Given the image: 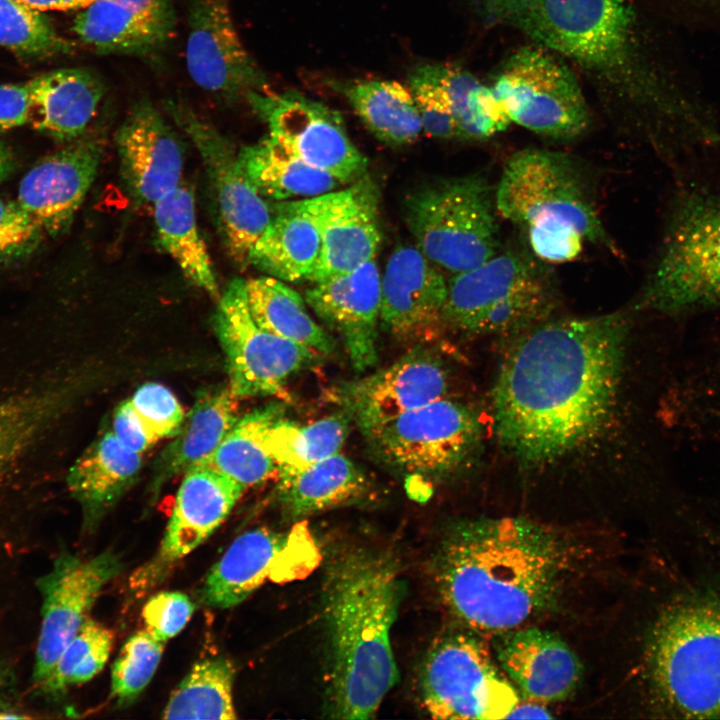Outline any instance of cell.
<instances>
[{
	"label": "cell",
	"mask_w": 720,
	"mask_h": 720,
	"mask_svg": "<svg viewBox=\"0 0 720 720\" xmlns=\"http://www.w3.org/2000/svg\"><path fill=\"white\" fill-rule=\"evenodd\" d=\"M630 318L626 312L544 320L525 330L492 392L494 432L521 464L542 466L587 445L612 414Z\"/></svg>",
	"instance_id": "cell-1"
},
{
	"label": "cell",
	"mask_w": 720,
	"mask_h": 720,
	"mask_svg": "<svg viewBox=\"0 0 720 720\" xmlns=\"http://www.w3.org/2000/svg\"><path fill=\"white\" fill-rule=\"evenodd\" d=\"M571 561L553 529L516 517L465 520L452 527L433 560L449 612L471 629L520 627L557 598Z\"/></svg>",
	"instance_id": "cell-2"
},
{
	"label": "cell",
	"mask_w": 720,
	"mask_h": 720,
	"mask_svg": "<svg viewBox=\"0 0 720 720\" xmlns=\"http://www.w3.org/2000/svg\"><path fill=\"white\" fill-rule=\"evenodd\" d=\"M488 26L516 29L588 72L608 93L664 120L680 123L692 140L710 123L671 93L644 54L636 12L627 0H471Z\"/></svg>",
	"instance_id": "cell-3"
},
{
	"label": "cell",
	"mask_w": 720,
	"mask_h": 720,
	"mask_svg": "<svg viewBox=\"0 0 720 720\" xmlns=\"http://www.w3.org/2000/svg\"><path fill=\"white\" fill-rule=\"evenodd\" d=\"M324 576L328 712L338 719L373 718L399 679L391 644L403 595L399 567L384 552L353 547L333 556Z\"/></svg>",
	"instance_id": "cell-4"
},
{
	"label": "cell",
	"mask_w": 720,
	"mask_h": 720,
	"mask_svg": "<svg viewBox=\"0 0 720 720\" xmlns=\"http://www.w3.org/2000/svg\"><path fill=\"white\" fill-rule=\"evenodd\" d=\"M653 708L674 718H720V553L680 563L643 651Z\"/></svg>",
	"instance_id": "cell-5"
},
{
	"label": "cell",
	"mask_w": 720,
	"mask_h": 720,
	"mask_svg": "<svg viewBox=\"0 0 720 720\" xmlns=\"http://www.w3.org/2000/svg\"><path fill=\"white\" fill-rule=\"evenodd\" d=\"M638 307L670 316L720 309V191L677 190Z\"/></svg>",
	"instance_id": "cell-6"
},
{
	"label": "cell",
	"mask_w": 720,
	"mask_h": 720,
	"mask_svg": "<svg viewBox=\"0 0 720 720\" xmlns=\"http://www.w3.org/2000/svg\"><path fill=\"white\" fill-rule=\"evenodd\" d=\"M547 263L517 250L497 252L447 281L444 326L470 334L524 332L546 320L557 301Z\"/></svg>",
	"instance_id": "cell-7"
},
{
	"label": "cell",
	"mask_w": 720,
	"mask_h": 720,
	"mask_svg": "<svg viewBox=\"0 0 720 720\" xmlns=\"http://www.w3.org/2000/svg\"><path fill=\"white\" fill-rule=\"evenodd\" d=\"M496 211L491 187L478 174L421 184L404 205L417 247L452 275L481 265L499 251Z\"/></svg>",
	"instance_id": "cell-8"
},
{
	"label": "cell",
	"mask_w": 720,
	"mask_h": 720,
	"mask_svg": "<svg viewBox=\"0 0 720 720\" xmlns=\"http://www.w3.org/2000/svg\"><path fill=\"white\" fill-rule=\"evenodd\" d=\"M494 196L497 212L524 233L536 227L568 226L585 241L616 250L582 170L564 153L518 151L505 164Z\"/></svg>",
	"instance_id": "cell-9"
},
{
	"label": "cell",
	"mask_w": 720,
	"mask_h": 720,
	"mask_svg": "<svg viewBox=\"0 0 720 720\" xmlns=\"http://www.w3.org/2000/svg\"><path fill=\"white\" fill-rule=\"evenodd\" d=\"M419 696L434 719H507L518 691L472 633L450 631L427 651L419 673Z\"/></svg>",
	"instance_id": "cell-10"
},
{
	"label": "cell",
	"mask_w": 720,
	"mask_h": 720,
	"mask_svg": "<svg viewBox=\"0 0 720 720\" xmlns=\"http://www.w3.org/2000/svg\"><path fill=\"white\" fill-rule=\"evenodd\" d=\"M363 435L372 455L389 469L437 480L455 474L472 460L482 429L472 409L443 397Z\"/></svg>",
	"instance_id": "cell-11"
},
{
	"label": "cell",
	"mask_w": 720,
	"mask_h": 720,
	"mask_svg": "<svg viewBox=\"0 0 720 720\" xmlns=\"http://www.w3.org/2000/svg\"><path fill=\"white\" fill-rule=\"evenodd\" d=\"M491 88L510 122L543 137L571 141L589 127L590 113L574 74L540 45L507 58Z\"/></svg>",
	"instance_id": "cell-12"
},
{
	"label": "cell",
	"mask_w": 720,
	"mask_h": 720,
	"mask_svg": "<svg viewBox=\"0 0 720 720\" xmlns=\"http://www.w3.org/2000/svg\"><path fill=\"white\" fill-rule=\"evenodd\" d=\"M166 108L202 159L227 254L240 268L249 266L250 251L271 221V203L251 182L227 137L183 101L169 100Z\"/></svg>",
	"instance_id": "cell-13"
},
{
	"label": "cell",
	"mask_w": 720,
	"mask_h": 720,
	"mask_svg": "<svg viewBox=\"0 0 720 720\" xmlns=\"http://www.w3.org/2000/svg\"><path fill=\"white\" fill-rule=\"evenodd\" d=\"M213 323L226 357L228 386L238 399L279 394L291 376L321 357L260 328L241 278L232 279L219 296Z\"/></svg>",
	"instance_id": "cell-14"
},
{
	"label": "cell",
	"mask_w": 720,
	"mask_h": 720,
	"mask_svg": "<svg viewBox=\"0 0 720 720\" xmlns=\"http://www.w3.org/2000/svg\"><path fill=\"white\" fill-rule=\"evenodd\" d=\"M320 560V550L303 520L287 532L252 529L239 535L210 568L198 600L209 608L235 607L266 580L283 583L303 578Z\"/></svg>",
	"instance_id": "cell-15"
},
{
	"label": "cell",
	"mask_w": 720,
	"mask_h": 720,
	"mask_svg": "<svg viewBox=\"0 0 720 720\" xmlns=\"http://www.w3.org/2000/svg\"><path fill=\"white\" fill-rule=\"evenodd\" d=\"M247 101L268 135L342 184L366 174L368 160L351 141L341 114L294 90L252 91Z\"/></svg>",
	"instance_id": "cell-16"
},
{
	"label": "cell",
	"mask_w": 720,
	"mask_h": 720,
	"mask_svg": "<svg viewBox=\"0 0 720 720\" xmlns=\"http://www.w3.org/2000/svg\"><path fill=\"white\" fill-rule=\"evenodd\" d=\"M124 569L119 555L102 552L82 559L64 553L40 579L42 621L33 677L41 685L88 617L102 589Z\"/></svg>",
	"instance_id": "cell-17"
},
{
	"label": "cell",
	"mask_w": 720,
	"mask_h": 720,
	"mask_svg": "<svg viewBox=\"0 0 720 720\" xmlns=\"http://www.w3.org/2000/svg\"><path fill=\"white\" fill-rule=\"evenodd\" d=\"M186 66L198 87L224 102L266 90V77L240 39L228 0H191Z\"/></svg>",
	"instance_id": "cell-18"
},
{
	"label": "cell",
	"mask_w": 720,
	"mask_h": 720,
	"mask_svg": "<svg viewBox=\"0 0 720 720\" xmlns=\"http://www.w3.org/2000/svg\"><path fill=\"white\" fill-rule=\"evenodd\" d=\"M448 385L443 362L419 344L391 365L340 384L333 398L363 434L445 397Z\"/></svg>",
	"instance_id": "cell-19"
},
{
	"label": "cell",
	"mask_w": 720,
	"mask_h": 720,
	"mask_svg": "<svg viewBox=\"0 0 720 720\" xmlns=\"http://www.w3.org/2000/svg\"><path fill=\"white\" fill-rule=\"evenodd\" d=\"M244 491V487L208 464L186 471L160 548L131 576L130 587L138 593L161 582L174 563L219 528Z\"/></svg>",
	"instance_id": "cell-20"
},
{
	"label": "cell",
	"mask_w": 720,
	"mask_h": 720,
	"mask_svg": "<svg viewBox=\"0 0 720 720\" xmlns=\"http://www.w3.org/2000/svg\"><path fill=\"white\" fill-rule=\"evenodd\" d=\"M301 202L321 237L311 283L347 273L375 258L381 242L380 194L370 176L364 174L342 190Z\"/></svg>",
	"instance_id": "cell-21"
},
{
	"label": "cell",
	"mask_w": 720,
	"mask_h": 720,
	"mask_svg": "<svg viewBox=\"0 0 720 720\" xmlns=\"http://www.w3.org/2000/svg\"><path fill=\"white\" fill-rule=\"evenodd\" d=\"M447 281L412 244L390 254L381 276L380 328L398 341L421 344L444 326Z\"/></svg>",
	"instance_id": "cell-22"
},
{
	"label": "cell",
	"mask_w": 720,
	"mask_h": 720,
	"mask_svg": "<svg viewBox=\"0 0 720 720\" xmlns=\"http://www.w3.org/2000/svg\"><path fill=\"white\" fill-rule=\"evenodd\" d=\"M305 301L342 338L357 372L378 360L381 274L375 258L344 274L313 282Z\"/></svg>",
	"instance_id": "cell-23"
},
{
	"label": "cell",
	"mask_w": 720,
	"mask_h": 720,
	"mask_svg": "<svg viewBox=\"0 0 720 720\" xmlns=\"http://www.w3.org/2000/svg\"><path fill=\"white\" fill-rule=\"evenodd\" d=\"M115 143L122 179L137 202L154 204L181 183L182 142L147 99L133 105Z\"/></svg>",
	"instance_id": "cell-24"
},
{
	"label": "cell",
	"mask_w": 720,
	"mask_h": 720,
	"mask_svg": "<svg viewBox=\"0 0 720 720\" xmlns=\"http://www.w3.org/2000/svg\"><path fill=\"white\" fill-rule=\"evenodd\" d=\"M102 156L95 139L78 140L38 162L21 180L19 205L40 230L64 231L92 185Z\"/></svg>",
	"instance_id": "cell-25"
},
{
	"label": "cell",
	"mask_w": 720,
	"mask_h": 720,
	"mask_svg": "<svg viewBox=\"0 0 720 720\" xmlns=\"http://www.w3.org/2000/svg\"><path fill=\"white\" fill-rule=\"evenodd\" d=\"M499 666L528 699L548 703L568 698L582 675L573 650L557 635L535 627L500 632L494 641Z\"/></svg>",
	"instance_id": "cell-26"
},
{
	"label": "cell",
	"mask_w": 720,
	"mask_h": 720,
	"mask_svg": "<svg viewBox=\"0 0 720 720\" xmlns=\"http://www.w3.org/2000/svg\"><path fill=\"white\" fill-rule=\"evenodd\" d=\"M271 205V221L253 245L248 265L284 282L311 281L321 254L317 225L301 200Z\"/></svg>",
	"instance_id": "cell-27"
},
{
	"label": "cell",
	"mask_w": 720,
	"mask_h": 720,
	"mask_svg": "<svg viewBox=\"0 0 720 720\" xmlns=\"http://www.w3.org/2000/svg\"><path fill=\"white\" fill-rule=\"evenodd\" d=\"M142 454L125 447L109 431L71 467L68 488L83 512L84 528H94L133 485Z\"/></svg>",
	"instance_id": "cell-28"
},
{
	"label": "cell",
	"mask_w": 720,
	"mask_h": 720,
	"mask_svg": "<svg viewBox=\"0 0 720 720\" xmlns=\"http://www.w3.org/2000/svg\"><path fill=\"white\" fill-rule=\"evenodd\" d=\"M33 126L56 139L83 134L105 92L101 79L83 68H64L29 82Z\"/></svg>",
	"instance_id": "cell-29"
},
{
	"label": "cell",
	"mask_w": 720,
	"mask_h": 720,
	"mask_svg": "<svg viewBox=\"0 0 720 720\" xmlns=\"http://www.w3.org/2000/svg\"><path fill=\"white\" fill-rule=\"evenodd\" d=\"M237 400L229 386L201 392L173 440L155 463L152 489L172 477L208 464L224 436L237 421Z\"/></svg>",
	"instance_id": "cell-30"
},
{
	"label": "cell",
	"mask_w": 720,
	"mask_h": 720,
	"mask_svg": "<svg viewBox=\"0 0 720 720\" xmlns=\"http://www.w3.org/2000/svg\"><path fill=\"white\" fill-rule=\"evenodd\" d=\"M277 475V500L285 514L298 521L360 502L370 490L364 472L340 453Z\"/></svg>",
	"instance_id": "cell-31"
},
{
	"label": "cell",
	"mask_w": 720,
	"mask_h": 720,
	"mask_svg": "<svg viewBox=\"0 0 720 720\" xmlns=\"http://www.w3.org/2000/svg\"><path fill=\"white\" fill-rule=\"evenodd\" d=\"M245 173L266 199L291 201L336 190L342 183L331 174L309 165L267 135L238 151Z\"/></svg>",
	"instance_id": "cell-32"
},
{
	"label": "cell",
	"mask_w": 720,
	"mask_h": 720,
	"mask_svg": "<svg viewBox=\"0 0 720 720\" xmlns=\"http://www.w3.org/2000/svg\"><path fill=\"white\" fill-rule=\"evenodd\" d=\"M332 88L346 98L368 130L386 144H411L423 132L410 89L397 81L335 80Z\"/></svg>",
	"instance_id": "cell-33"
},
{
	"label": "cell",
	"mask_w": 720,
	"mask_h": 720,
	"mask_svg": "<svg viewBox=\"0 0 720 720\" xmlns=\"http://www.w3.org/2000/svg\"><path fill=\"white\" fill-rule=\"evenodd\" d=\"M153 205L156 231L163 249L187 280L219 298L212 260L196 221L193 192L180 183Z\"/></svg>",
	"instance_id": "cell-34"
},
{
	"label": "cell",
	"mask_w": 720,
	"mask_h": 720,
	"mask_svg": "<svg viewBox=\"0 0 720 720\" xmlns=\"http://www.w3.org/2000/svg\"><path fill=\"white\" fill-rule=\"evenodd\" d=\"M245 282L249 311L260 328L319 356L334 351V340L310 316L306 301L286 282L266 274Z\"/></svg>",
	"instance_id": "cell-35"
},
{
	"label": "cell",
	"mask_w": 720,
	"mask_h": 720,
	"mask_svg": "<svg viewBox=\"0 0 720 720\" xmlns=\"http://www.w3.org/2000/svg\"><path fill=\"white\" fill-rule=\"evenodd\" d=\"M79 39L103 54L147 55L168 40V30L115 0H95L73 21Z\"/></svg>",
	"instance_id": "cell-36"
},
{
	"label": "cell",
	"mask_w": 720,
	"mask_h": 720,
	"mask_svg": "<svg viewBox=\"0 0 720 720\" xmlns=\"http://www.w3.org/2000/svg\"><path fill=\"white\" fill-rule=\"evenodd\" d=\"M281 417V404L271 403L238 418L208 465L245 489L267 480L278 472V467L265 440L270 428Z\"/></svg>",
	"instance_id": "cell-37"
},
{
	"label": "cell",
	"mask_w": 720,
	"mask_h": 720,
	"mask_svg": "<svg viewBox=\"0 0 720 720\" xmlns=\"http://www.w3.org/2000/svg\"><path fill=\"white\" fill-rule=\"evenodd\" d=\"M235 668L222 656L193 665L171 693L163 719H236L233 702Z\"/></svg>",
	"instance_id": "cell-38"
},
{
	"label": "cell",
	"mask_w": 720,
	"mask_h": 720,
	"mask_svg": "<svg viewBox=\"0 0 720 720\" xmlns=\"http://www.w3.org/2000/svg\"><path fill=\"white\" fill-rule=\"evenodd\" d=\"M350 418L343 412L298 425L281 417L270 428L265 444L278 473L302 469L340 453L349 433Z\"/></svg>",
	"instance_id": "cell-39"
},
{
	"label": "cell",
	"mask_w": 720,
	"mask_h": 720,
	"mask_svg": "<svg viewBox=\"0 0 720 720\" xmlns=\"http://www.w3.org/2000/svg\"><path fill=\"white\" fill-rule=\"evenodd\" d=\"M459 128L461 139L485 140L505 130L510 120L491 87L451 64H433Z\"/></svg>",
	"instance_id": "cell-40"
},
{
	"label": "cell",
	"mask_w": 720,
	"mask_h": 720,
	"mask_svg": "<svg viewBox=\"0 0 720 720\" xmlns=\"http://www.w3.org/2000/svg\"><path fill=\"white\" fill-rule=\"evenodd\" d=\"M113 642L109 628L87 618L60 654L42 688L59 693L91 680L107 663Z\"/></svg>",
	"instance_id": "cell-41"
},
{
	"label": "cell",
	"mask_w": 720,
	"mask_h": 720,
	"mask_svg": "<svg viewBox=\"0 0 720 720\" xmlns=\"http://www.w3.org/2000/svg\"><path fill=\"white\" fill-rule=\"evenodd\" d=\"M0 45L32 56L63 53L71 47L38 10L20 0H0Z\"/></svg>",
	"instance_id": "cell-42"
},
{
	"label": "cell",
	"mask_w": 720,
	"mask_h": 720,
	"mask_svg": "<svg viewBox=\"0 0 720 720\" xmlns=\"http://www.w3.org/2000/svg\"><path fill=\"white\" fill-rule=\"evenodd\" d=\"M165 642L146 629L131 635L121 647L111 669V696L119 705L132 703L152 680Z\"/></svg>",
	"instance_id": "cell-43"
},
{
	"label": "cell",
	"mask_w": 720,
	"mask_h": 720,
	"mask_svg": "<svg viewBox=\"0 0 720 720\" xmlns=\"http://www.w3.org/2000/svg\"><path fill=\"white\" fill-rule=\"evenodd\" d=\"M48 392H33L0 404V469L40 434L55 408Z\"/></svg>",
	"instance_id": "cell-44"
},
{
	"label": "cell",
	"mask_w": 720,
	"mask_h": 720,
	"mask_svg": "<svg viewBox=\"0 0 720 720\" xmlns=\"http://www.w3.org/2000/svg\"><path fill=\"white\" fill-rule=\"evenodd\" d=\"M408 88L427 135L445 140L461 139L448 97L432 63L417 65L410 71Z\"/></svg>",
	"instance_id": "cell-45"
},
{
	"label": "cell",
	"mask_w": 720,
	"mask_h": 720,
	"mask_svg": "<svg viewBox=\"0 0 720 720\" xmlns=\"http://www.w3.org/2000/svg\"><path fill=\"white\" fill-rule=\"evenodd\" d=\"M129 401L158 440L173 437L185 418L175 395L158 383L142 385Z\"/></svg>",
	"instance_id": "cell-46"
},
{
	"label": "cell",
	"mask_w": 720,
	"mask_h": 720,
	"mask_svg": "<svg viewBox=\"0 0 720 720\" xmlns=\"http://www.w3.org/2000/svg\"><path fill=\"white\" fill-rule=\"evenodd\" d=\"M195 604L179 591H163L150 597L142 609L146 630L165 642L178 635L191 619Z\"/></svg>",
	"instance_id": "cell-47"
},
{
	"label": "cell",
	"mask_w": 720,
	"mask_h": 720,
	"mask_svg": "<svg viewBox=\"0 0 720 720\" xmlns=\"http://www.w3.org/2000/svg\"><path fill=\"white\" fill-rule=\"evenodd\" d=\"M39 230L18 202L0 199V256L26 246Z\"/></svg>",
	"instance_id": "cell-48"
},
{
	"label": "cell",
	"mask_w": 720,
	"mask_h": 720,
	"mask_svg": "<svg viewBox=\"0 0 720 720\" xmlns=\"http://www.w3.org/2000/svg\"><path fill=\"white\" fill-rule=\"evenodd\" d=\"M111 432L125 447L139 454L158 441L129 400L122 402L116 409Z\"/></svg>",
	"instance_id": "cell-49"
},
{
	"label": "cell",
	"mask_w": 720,
	"mask_h": 720,
	"mask_svg": "<svg viewBox=\"0 0 720 720\" xmlns=\"http://www.w3.org/2000/svg\"><path fill=\"white\" fill-rule=\"evenodd\" d=\"M31 108L28 82L0 85V131L30 122Z\"/></svg>",
	"instance_id": "cell-50"
},
{
	"label": "cell",
	"mask_w": 720,
	"mask_h": 720,
	"mask_svg": "<svg viewBox=\"0 0 720 720\" xmlns=\"http://www.w3.org/2000/svg\"><path fill=\"white\" fill-rule=\"evenodd\" d=\"M118 3L144 14L169 32L175 25L172 0H115Z\"/></svg>",
	"instance_id": "cell-51"
},
{
	"label": "cell",
	"mask_w": 720,
	"mask_h": 720,
	"mask_svg": "<svg viewBox=\"0 0 720 720\" xmlns=\"http://www.w3.org/2000/svg\"><path fill=\"white\" fill-rule=\"evenodd\" d=\"M544 703L530 700L527 702H518L514 709L508 715L512 719H550L552 715L550 711L543 705Z\"/></svg>",
	"instance_id": "cell-52"
},
{
	"label": "cell",
	"mask_w": 720,
	"mask_h": 720,
	"mask_svg": "<svg viewBox=\"0 0 720 720\" xmlns=\"http://www.w3.org/2000/svg\"><path fill=\"white\" fill-rule=\"evenodd\" d=\"M38 11L82 9L95 0H20Z\"/></svg>",
	"instance_id": "cell-53"
},
{
	"label": "cell",
	"mask_w": 720,
	"mask_h": 720,
	"mask_svg": "<svg viewBox=\"0 0 720 720\" xmlns=\"http://www.w3.org/2000/svg\"><path fill=\"white\" fill-rule=\"evenodd\" d=\"M11 168V159L8 152L0 145V181L7 176Z\"/></svg>",
	"instance_id": "cell-54"
},
{
	"label": "cell",
	"mask_w": 720,
	"mask_h": 720,
	"mask_svg": "<svg viewBox=\"0 0 720 720\" xmlns=\"http://www.w3.org/2000/svg\"><path fill=\"white\" fill-rule=\"evenodd\" d=\"M3 713V711L0 710V715Z\"/></svg>",
	"instance_id": "cell-55"
}]
</instances>
